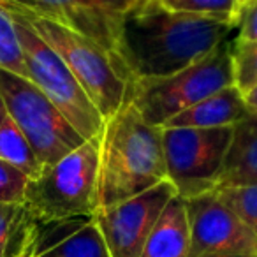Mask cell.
Segmentation results:
<instances>
[{"label":"cell","mask_w":257,"mask_h":257,"mask_svg":"<svg viewBox=\"0 0 257 257\" xmlns=\"http://www.w3.org/2000/svg\"><path fill=\"white\" fill-rule=\"evenodd\" d=\"M30 13L55 20L60 25L95 41L118 57V27L121 16L104 0H6ZM120 58V57H118Z\"/></svg>","instance_id":"11"},{"label":"cell","mask_w":257,"mask_h":257,"mask_svg":"<svg viewBox=\"0 0 257 257\" xmlns=\"http://www.w3.org/2000/svg\"><path fill=\"white\" fill-rule=\"evenodd\" d=\"M176 194L169 180L127 201L97 208L93 213L109 257H141L150 232Z\"/></svg>","instance_id":"9"},{"label":"cell","mask_w":257,"mask_h":257,"mask_svg":"<svg viewBox=\"0 0 257 257\" xmlns=\"http://www.w3.org/2000/svg\"><path fill=\"white\" fill-rule=\"evenodd\" d=\"M0 8H4L15 22L30 81L62 111L83 140L88 141L99 136L104 127V116L69 71L60 55L13 6L0 0Z\"/></svg>","instance_id":"6"},{"label":"cell","mask_w":257,"mask_h":257,"mask_svg":"<svg viewBox=\"0 0 257 257\" xmlns=\"http://www.w3.org/2000/svg\"><path fill=\"white\" fill-rule=\"evenodd\" d=\"M0 95L6 113L30 141L43 168L85 143L62 111L30 79L0 71Z\"/></svg>","instance_id":"7"},{"label":"cell","mask_w":257,"mask_h":257,"mask_svg":"<svg viewBox=\"0 0 257 257\" xmlns=\"http://www.w3.org/2000/svg\"><path fill=\"white\" fill-rule=\"evenodd\" d=\"M231 43L225 41L199 62L171 76L134 81L128 100L148 123L164 127L182 111L234 85Z\"/></svg>","instance_id":"5"},{"label":"cell","mask_w":257,"mask_h":257,"mask_svg":"<svg viewBox=\"0 0 257 257\" xmlns=\"http://www.w3.org/2000/svg\"><path fill=\"white\" fill-rule=\"evenodd\" d=\"M161 2L176 13L232 23L241 0H161Z\"/></svg>","instance_id":"20"},{"label":"cell","mask_w":257,"mask_h":257,"mask_svg":"<svg viewBox=\"0 0 257 257\" xmlns=\"http://www.w3.org/2000/svg\"><path fill=\"white\" fill-rule=\"evenodd\" d=\"M185 204L190 227L189 257L215 253L257 257V234L215 190L185 199Z\"/></svg>","instance_id":"10"},{"label":"cell","mask_w":257,"mask_h":257,"mask_svg":"<svg viewBox=\"0 0 257 257\" xmlns=\"http://www.w3.org/2000/svg\"><path fill=\"white\" fill-rule=\"evenodd\" d=\"M6 2V0H2ZM16 9L37 34L60 55L69 71L74 74L104 120L113 116L128 100L134 79L116 55L95 41L60 25L55 20L30 13L20 6L8 2Z\"/></svg>","instance_id":"3"},{"label":"cell","mask_w":257,"mask_h":257,"mask_svg":"<svg viewBox=\"0 0 257 257\" xmlns=\"http://www.w3.org/2000/svg\"><path fill=\"white\" fill-rule=\"evenodd\" d=\"M245 100H246V106H248L250 113L257 114V86L250 90L248 93H245Z\"/></svg>","instance_id":"25"},{"label":"cell","mask_w":257,"mask_h":257,"mask_svg":"<svg viewBox=\"0 0 257 257\" xmlns=\"http://www.w3.org/2000/svg\"><path fill=\"white\" fill-rule=\"evenodd\" d=\"M34 257H109L92 217L41 224Z\"/></svg>","instance_id":"12"},{"label":"cell","mask_w":257,"mask_h":257,"mask_svg":"<svg viewBox=\"0 0 257 257\" xmlns=\"http://www.w3.org/2000/svg\"><path fill=\"white\" fill-rule=\"evenodd\" d=\"M215 192L257 234V185L225 187Z\"/></svg>","instance_id":"21"},{"label":"cell","mask_w":257,"mask_h":257,"mask_svg":"<svg viewBox=\"0 0 257 257\" xmlns=\"http://www.w3.org/2000/svg\"><path fill=\"white\" fill-rule=\"evenodd\" d=\"M104 2H106V4L109 6V8L116 13V15L123 16V13L133 8L138 0H104Z\"/></svg>","instance_id":"24"},{"label":"cell","mask_w":257,"mask_h":257,"mask_svg":"<svg viewBox=\"0 0 257 257\" xmlns=\"http://www.w3.org/2000/svg\"><path fill=\"white\" fill-rule=\"evenodd\" d=\"M97 171L99 136L30 178L25 206L41 224L92 217L97 210Z\"/></svg>","instance_id":"4"},{"label":"cell","mask_w":257,"mask_h":257,"mask_svg":"<svg viewBox=\"0 0 257 257\" xmlns=\"http://www.w3.org/2000/svg\"><path fill=\"white\" fill-rule=\"evenodd\" d=\"M231 58L234 86L245 95L257 86V41L232 39Z\"/></svg>","instance_id":"19"},{"label":"cell","mask_w":257,"mask_h":257,"mask_svg":"<svg viewBox=\"0 0 257 257\" xmlns=\"http://www.w3.org/2000/svg\"><path fill=\"white\" fill-rule=\"evenodd\" d=\"M6 114V107H4V100H2V95H0V120H2V116Z\"/></svg>","instance_id":"26"},{"label":"cell","mask_w":257,"mask_h":257,"mask_svg":"<svg viewBox=\"0 0 257 257\" xmlns=\"http://www.w3.org/2000/svg\"><path fill=\"white\" fill-rule=\"evenodd\" d=\"M166 180L162 127L148 123L127 100L104 120L99 134L97 208L140 196Z\"/></svg>","instance_id":"2"},{"label":"cell","mask_w":257,"mask_h":257,"mask_svg":"<svg viewBox=\"0 0 257 257\" xmlns=\"http://www.w3.org/2000/svg\"><path fill=\"white\" fill-rule=\"evenodd\" d=\"M234 25L176 13L161 0H138L118 27V57L134 81L166 78L229 41Z\"/></svg>","instance_id":"1"},{"label":"cell","mask_w":257,"mask_h":257,"mask_svg":"<svg viewBox=\"0 0 257 257\" xmlns=\"http://www.w3.org/2000/svg\"><path fill=\"white\" fill-rule=\"evenodd\" d=\"M238 41H257V0H241L232 20Z\"/></svg>","instance_id":"23"},{"label":"cell","mask_w":257,"mask_h":257,"mask_svg":"<svg viewBox=\"0 0 257 257\" xmlns=\"http://www.w3.org/2000/svg\"><path fill=\"white\" fill-rule=\"evenodd\" d=\"M29 182L30 176L0 159V203L25 204Z\"/></svg>","instance_id":"22"},{"label":"cell","mask_w":257,"mask_h":257,"mask_svg":"<svg viewBox=\"0 0 257 257\" xmlns=\"http://www.w3.org/2000/svg\"><path fill=\"white\" fill-rule=\"evenodd\" d=\"M190 227L185 199L175 196L150 232L141 257H189Z\"/></svg>","instance_id":"15"},{"label":"cell","mask_w":257,"mask_h":257,"mask_svg":"<svg viewBox=\"0 0 257 257\" xmlns=\"http://www.w3.org/2000/svg\"><path fill=\"white\" fill-rule=\"evenodd\" d=\"M0 159L30 178H36L43 169L30 141L8 113L0 120Z\"/></svg>","instance_id":"17"},{"label":"cell","mask_w":257,"mask_h":257,"mask_svg":"<svg viewBox=\"0 0 257 257\" xmlns=\"http://www.w3.org/2000/svg\"><path fill=\"white\" fill-rule=\"evenodd\" d=\"M248 114L250 109L246 106L245 95L234 85H231L173 116L164 127H234Z\"/></svg>","instance_id":"13"},{"label":"cell","mask_w":257,"mask_h":257,"mask_svg":"<svg viewBox=\"0 0 257 257\" xmlns=\"http://www.w3.org/2000/svg\"><path fill=\"white\" fill-rule=\"evenodd\" d=\"M0 71L13 72L29 79L15 22L4 8H0Z\"/></svg>","instance_id":"18"},{"label":"cell","mask_w":257,"mask_h":257,"mask_svg":"<svg viewBox=\"0 0 257 257\" xmlns=\"http://www.w3.org/2000/svg\"><path fill=\"white\" fill-rule=\"evenodd\" d=\"M39 227L25 204L0 203V257H34Z\"/></svg>","instance_id":"16"},{"label":"cell","mask_w":257,"mask_h":257,"mask_svg":"<svg viewBox=\"0 0 257 257\" xmlns=\"http://www.w3.org/2000/svg\"><path fill=\"white\" fill-rule=\"evenodd\" d=\"M257 185V114L250 113L232 127V140L225 155L217 189ZM215 189V190H217Z\"/></svg>","instance_id":"14"},{"label":"cell","mask_w":257,"mask_h":257,"mask_svg":"<svg viewBox=\"0 0 257 257\" xmlns=\"http://www.w3.org/2000/svg\"><path fill=\"white\" fill-rule=\"evenodd\" d=\"M232 127H162L168 180L183 199L213 192L218 185Z\"/></svg>","instance_id":"8"},{"label":"cell","mask_w":257,"mask_h":257,"mask_svg":"<svg viewBox=\"0 0 257 257\" xmlns=\"http://www.w3.org/2000/svg\"><path fill=\"white\" fill-rule=\"evenodd\" d=\"M204 257H248V255H225V253H215V255H204Z\"/></svg>","instance_id":"27"}]
</instances>
